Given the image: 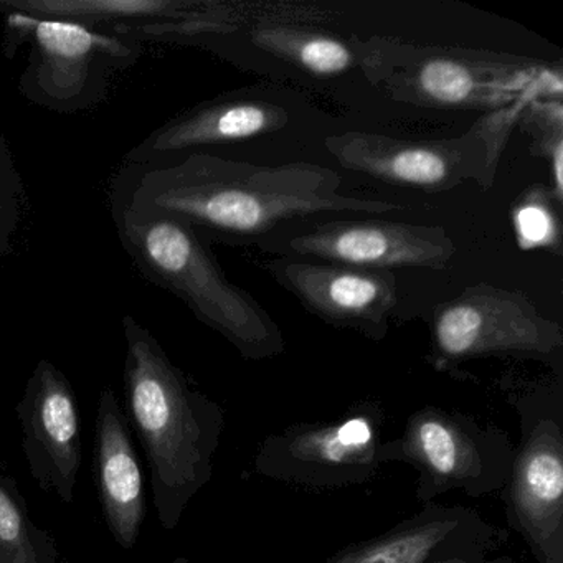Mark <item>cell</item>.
<instances>
[{
	"mask_svg": "<svg viewBox=\"0 0 563 563\" xmlns=\"http://www.w3.org/2000/svg\"><path fill=\"white\" fill-rule=\"evenodd\" d=\"M375 80L394 100L441 110H503L523 103L537 84L562 85L549 68L520 58L384 41Z\"/></svg>",
	"mask_w": 563,
	"mask_h": 563,
	"instance_id": "5b68a950",
	"label": "cell"
},
{
	"mask_svg": "<svg viewBox=\"0 0 563 563\" xmlns=\"http://www.w3.org/2000/svg\"><path fill=\"white\" fill-rule=\"evenodd\" d=\"M258 245L269 253L377 272L444 269L456 255V245L443 227L385 220L314 223L295 232L273 233Z\"/></svg>",
	"mask_w": 563,
	"mask_h": 563,
	"instance_id": "52a82bcc",
	"label": "cell"
},
{
	"mask_svg": "<svg viewBox=\"0 0 563 563\" xmlns=\"http://www.w3.org/2000/svg\"><path fill=\"white\" fill-rule=\"evenodd\" d=\"M19 417L32 476L71 503L81 466L80 411L67 378L47 362L29 382Z\"/></svg>",
	"mask_w": 563,
	"mask_h": 563,
	"instance_id": "9c48e42d",
	"label": "cell"
},
{
	"mask_svg": "<svg viewBox=\"0 0 563 563\" xmlns=\"http://www.w3.org/2000/svg\"><path fill=\"white\" fill-rule=\"evenodd\" d=\"M451 563H456V562H451Z\"/></svg>",
	"mask_w": 563,
	"mask_h": 563,
	"instance_id": "603a6c76",
	"label": "cell"
},
{
	"mask_svg": "<svg viewBox=\"0 0 563 563\" xmlns=\"http://www.w3.org/2000/svg\"><path fill=\"white\" fill-rule=\"evenodd\" d=\"M250 38L260 51L312 77H339L362 67L374 80L380 60V41L339 37L322 25L256 24Z\"/></svg>",
	"mask_w": 563,
	"mask_h": 563,
	"instance_id": "4fadbf2b",
	"label": "cell"
},
{
	"mask_svg": "<svg viewBox=\"0 0 563 563\" xmlns=\"http://www.w3.org/2000/svg\"><path fill=\"white\" fill-rule=\"evenodd\" d=\"M555 190L543 186L533 187L519 200L512 220L519 245L526 250L555 249L562 246V227L559 209L562 203Z\"/></svg>",
	"mask_w": 563,
	"mask_h": 563,
	"instance_id": "ffe728a7",
	"label": "cell"
},
{
	"mask_svg": "<svg viewBox=\"0 0 563 563\" xmlns=\"http://www.w3.org/2000/svg\"><path fill=\"white\" fill-rule=\"evenodd\" d=\"M374 443V431L365 418H354L338 427L302 434L296 441V453L319 463H354L365 456Z\"/></svg>",
	"mask_w": 563,
	"mask_h": 563,
	"instance_id": "ac0fdd59",
	"label": "cell"
},
{
	"mask_svg": "<svg viewBox=\"0 0 563 563\" xmlns=\"http://www.w3.org/2000/svg\"><path fill=\"white\" fill-rule=\"evenodd\" d=\"M25 11L44 12L58 18H166L176 21H203L206 2H170V0H42L11 2Z\"/></svg>",
	"mask_w": 563,
	"mask_h": 563,
	"instance_id": "9a60e30c",
	"label": "cell"
},
{
	"mask_svg": "<svg viewBox=\"0 0 563 563\" xmlns=\"http://www.w3.org/2000/svg\"><path fill=\"white\" fill-rule=\"evenodd\" d=\"M454 526L456 523L451 520H433L413 526L358 550L342 560V563H423Z\"/></svg>",
	"mask_w": 563,
	"mask_h": 563,
	"instance_id": "e0dca14e",
	"label": "cell"
},
{
	"mask_svg": "<svg viewBox=\"0 0 563 563\" xmlns=\"http://www.w3.org/2000/svg\"><path fill=\"white\" fill-rule=\"evenodd\" d=\"M42 54L51 62L85 64L91 55L101 52H121L123 48L111 38L88 31L85 25L65 21H38L27 18Z\"/></svg>",
	"mask_w": 563,
	"mask_h": 563,
	"instance_id": "d6986e66",
	"label": "cell"
},
{
	"mask_svg": "<svg viewBox=\"0 0 563 563\" xmlns=\"http://www.w3.org/2000/svg\"><path fill=\"white\" fill-rule=\"evenodd\" d=\"M123 235L147 272L242 355L269 358L285 351L282 329L272 314L227 278L192 229L163 217L140 219L124 213Z\"/></svg>",
	"mask_w": 563,
	"mask_h": 563,
	"instance_id": "3957f363",
	"label": "cell"
},
{
	"mask_svg": "<svg viewBox=\"0 0 563 563\" xmlns=\"http://www.w3.org/2000/svg\"><path fill=\"white\" fill-rule=\"evenodd\" d=\"M126 324L128 408L150 461L157 517L174 529L209 477V431L183 374L144 329L130 319Z\"/></svg>",
	"mask_w": 563,
	"mask_h": 563,
	"instance_id": "7a4b0ae2",
	"label": "cell"
},
{
	"mask_svg": "<svg viewBox=\"0 0 563 563\" xmlns=\"http://www.w3.org/2000/svg\"><path fill=\"white\" fill-rule=\"evenodd\" d=\"M523 103L490 111L470 131L448 140H397L378 133L325 137V151L352 173L390 186L428 194L448 192L464 183L489 189Z\"/></svg>",
	"mask_w": 563,
	"mask_h": 563,
	"instance_id": "277c9868",
	"label": "cell"
},
{
	"mask_svg": "<svg viewBox=\"0 0 563 563\" xmlns=\"http://www.w3.org/2000/svg\"><path fill=\"white\" fill-rule=\"evenodd\" d=\"M520 121L532 137L533 156L545 159L553 174V187L556 196L562 197V147H563V114L562 104L526 103Z\"/></svg>",
	"mask_w": 563,
	"mask_h": 563,
	"instance_id": "44dd1931",
	"label": "cell"
},
{
	"mask_svg": "<svg viewBox=\"0 0 563 563\" xmlns=\"http://www.w3.org/2000/svg\"><path fill=\"white\" fill-rule=\"evenodd\" d=\"M288 123V110L282 104L262 98H223L196 108L157 131L140 154L143 161L161 159L194 147L220 146L278 133Z\"/></svg>",
	"mask_w": 563,
	"mask_h": 563,
	"instance_id": "7c38bea8",
	"label": "cell"
},
{
	"mask_svg": "<svg viewBox=\"0 0 563 563\" xmlns=\"http://www.w3.org/2000/svg\"><path fill=\"white\" fill-rule=\"evenodd\" d=\"M408 448L431 473L443 479H463L477 467L473 444L453 423L437 415H423L413 421Z\"/></svg>",
	"mask_w": 563,
	"mask_h": 563,
	"instance_id": "5bb4252c",
	"label": "cell"
},
{
	"mask_svg": "<svg viewBox=\"0 0 563 563\" xmlns=\"http://www.w3.org/2000/svg\"><path fill=\"white\" fill-rule=\"evenodd\" d=\"M0 563H55L18 490L0 476Z\"/></svg>",
	"mask_w": 563,
	"mask_h": 563,
	"instance_id": "2e32d148",
	"label": "cell"
},
{
	"mask_svg": "<svg viewBox=\"0 0 563 563\" xmlns=\"http://www.w3.org/2000/svg\"><path fill=\"white\" fill-rule=\"evenodd\" d=\"M335 170L311 163L255 166L194 153L170 166H150L128 180L124 213L177 220L199 235L229 243L262 242L288 223L319 213H394L387 200L339 192Z\"/></svg>",
	"mask_w": 563,
	"mask_h": 563,
	"instance_id": "6da1fadb",
	"label": "cell"
},
{
	"mask_svg": "<svg viewBox=\"0 0 563 563\" xmlns=\"http://www.w3.org/2000/svg\"><path fill=\"white\" fill-rule=\"evenodd\" d=\"M98 476L108 527L123 549H133L146 514L143 474L126 421L111 388L98 407Z\"/></svg>",
	"mask_w": 563,
	"mask_h": 563,
	"instance_id": "8fae6325",
	"label": "cell"
},
{
	"mask_svg": "<svg viewBox=\"0 0 563 563\" xmlns=\"http://www.w3.org/2000/svg\"><path fill=\"white\" fill-rule=\"evenodd\" d=\"M266 269L302 308L322 321L335 328L354 329L372 339L387 334L388 321L398 305L394 273L298 256L273 260Z\"/></svg>",
	"mask_w": 563,
	"mask_h": 563,
	"instance_id": "ba28073f",
	"label": "cell"
},
{
	"mask_svg": "<svg viewBox=\"0 0 563 563\" xmlns=\"http://www.w3.org/2000/svg\"><path fill=\"white\" fill-rule=\"evenodd\" d=\"M0 217H2V197H0Z\"/></svg>",
	"mask_w": 563,
	"mask_h": 563,
	"instance_id": "7402d4cb",
	"label": "cell"
},
{
	"mask_svg": "<svg viewBox=\"0 0 563 563\" xmlns=\"http://www.w3.org/2000/svg\"><path fill=\"white\" fill-rule=\"evenodd\" d=\"M514 506L547 563H563V444L559 428L540 424L514 476Z\"/></svg>",
	"mask_w": 563,
	"mask_h": 563,
	"instance_id": "30bf717a",
	"label": "cell"
},
{
	"mask_svg": "<svg viewBox=\"0 0 563 563\" xmlns=\"http://www.w3.org/2000/svg\"><path fill=\"white\" fill-rule=\"evenodd\" d=\"M437 351L450 361L512 354L552 357L563 349V329L516 289L476 285L434 311Z\"/></svg>",
	"mask_w": 563,
	"mask_h": 563,
	"instance_id": "8992f818",
	"label": "cell"
}]
</instances>
